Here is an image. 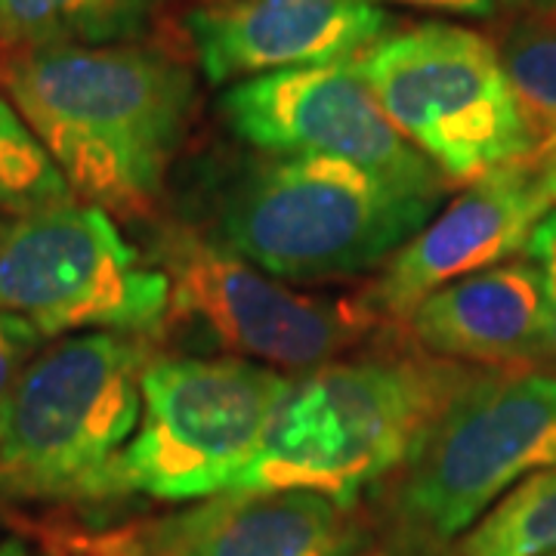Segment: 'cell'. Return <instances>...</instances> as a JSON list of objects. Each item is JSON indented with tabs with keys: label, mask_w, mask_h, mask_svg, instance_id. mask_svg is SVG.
<instances>
[{
	"label": "cell",
	"mask_w": 556,
	"mask_h": 556,
	"mask_svg": "<svg viewBox=\"0 0 556 556\" xmlns=\"http://www.w3.org/2000/svg\"><path fill=\"white\" fill-rule=\"evenodd\" d=\"M544 149H547V152H551V155L556 159V146H544Z\"/></svg>",
	"instance_id": "obj_24"
},
{
	"label": "cell",
	"mask_w": 556,
	"mask_h": 556,
	"mask_svg": "<svg viewBox=\"0 0 556 556\" xmlns=\"http://www.w3.org/2000/svg\"><path fill=\"white\" fill-rule=\"evenodd\" d=\"M547 300L532 260L497 266L442 285L405 318L427 356L517 371L544 356Z\"/></svg>",
	"instance_id": "obj_14"
},
{
	"label": "cell",
	"mask_w": 556,
	"mask_h": 556,
	"mask_svg": "<svg viewBox=\"0 0 556 556\" xmlns=\"http://www.w3.org/2000/svg\"><path fill=\"white\" fill-rule=\"evenodd\" d=\"M470 378L460 362L437 356L325 362L288 383L257 455L229 489H303L350 507L412 460Z\"/></svg>",
	"instance_id": "obj_2"
},
{
	"label": "cell",
	"mask_w": 556,
	"mask_h": 556,
	"mask_svg": "<svg viewBox=\"0 0 556 556\" xmlns=\"http://www.w3.org/2000/svg\"><path fill=\"white\" fill-rule=\"evenodd\" d=\"M0 309L43 340L87 331L149 338L170 318V281L121 239L112 214L75 199L3 223Z\"/></svg>",
	"instance_id": "obj_8"
},
{
	"label": "cell",
	"mask_w": 556,
	"mask_h": 556,
	"mask_svg": "<svg viewBox=\"0 0 556 556\" xmlns=\"http://www.w3.org/2000/svg\"><path fill=\"white\" fill-rule=\"evenodd\" d=\"M65 201H75L72 186L0 90V211L25 217Z\"/></svg>",
	"instance_id": "obj_18"
},
{
	"label": "cell",
	"mask_w": 556,
	"mask_h": 556,
	"mask_svg": "<svg viewBox=\"0 0 556 556\" xmlns=\"http://www.w3.org/2000/svg\"><path fill=\"white\" fill-rule=\"evenodd\" d=\"M161 7L164 0H0V50L130 43Z\"/></svg>",
	"instance_id": "obj_15"
},
{
	"label": "cell",
	"mask_w": 556,
	"mask_h": 556,
	"mask_svg": "<svg viewBox=\"0 0 556 556\" xmlns=\"http://www.w3.org/2000/svg\"><path fill=\"white\" fill-rule=\"evenodd\" d=\"M170 313L189 318L244 358L313 371L353 346L371 309L294 294L232 244L174 229L161 241Z\"/></svg>",
	"instance_id": "obj_9"
},
{
	"label": "cell",
	"mask_w": 556,
	"mask_h": 556,
	"mask_svg": "<svg viewBox=\"0 0 556 556\" xmlns=\"http://www.w3.org/2000/svg\"><path fill=\"white\" fill-rule=\"evenodd\" d=\"M556 554V467L538 470L504 495L460 541L457 556Z\"/></svg>",
	"instance_id": "obj_16"
},
{
	"label": "cell",
	"mask_w": 556,
	"mask_h": 556,
	"mask_svg": "<svg viewBox=\"0 0 556 556\" xmlns=\"http://www.w3.org/2000/svg\"><path fill=\"white\" fill-rule=\"evenodd\" d=\"M556 207V159L532 155L495 167L464 189L437 219L405 241L368 294V309L405 321L442 285L497 266L519 251Z\"/></svg>",
	"instance_id": "obj_11"
},
{
	"label": "cell",
	"mask_w": 556,
	"mask_h": 556,
	"mask_svg": "<svg viewBox=\"0 0 556 556\" xmlns=\"http://www.w3.org/2000/svg\"><path fill=\"white\" fill-rule=\"evenodd\" d=\"M405 467L402 526L452 541L519 479L556 467V375L473 371Z\"/></svg>",
	"instance_id": "obj_7"
},
{
	"label": "cell",
	"mask_w": 556,
	"mask_h": 556,
	"mask_svg": "<svg viewBox=\"0 0 556 556\" xmlns=\"http://www.w3.org/2000/svg\"><path fill=\"white\" fill-rule=\"evenodd\" d=\"M0 90L60 167L75 199L146 214L195 109L192 72L155 47H10Z\"/></svg>",
	"instance_id": "obj_1"
},
{
	"label": "cell",
	"mask_w": 556,
	"mask_h": 556,
	"mask_svg": "<svg viewBox=\"0 0 556 556\" xmlns=\"http://www.w3.org/2000/svg\"><path fill=\"white\" fill-rule=\"evenodd\" d=\"M356 62L387 118L445 182L470 186L538 149L497 43L473 28L420 22Z\"/></svg>",
	"instance_id": "obj_5"
},
{
	"label": "cell",
	"mask_w": 556,
	"mask_h": 556,
	"mask_svg": "<svg viewBox=\"0 0 556 556\" xmlns=\"http://www.w3.org/2000/svg\"><path fill=\"white\" fill-rule=\"evenodd\" d=\"M378 3H399L412 10H430V13H448V16H477L489 20L501 7V0H378Z\"/></svg>",
	"instance_id": "obj_21"
},
{
	"label": "cell",
	"mask_w": 556,
	"mask_h": 556,
	"mask_svg": "<svg viewBox=\"0 0 556 556\" xmlns=\"http://www.w3.org/2000/svg\"><path fill=\"white\" fill-rule=\"evenodd\" d=\"M146 362L142 340L112 331L40 350L0 405V495H100L102 477L137 433Z\"/></svg>",
	"instance_id": "obj_4"
},
{
	"label": "cell",
	"mask_w": 556,
	"mask_h": 556,
	"mask_svg": "<svg viewBox=\"0 0 556 556\" xmlns=\"http://www.w3.org/2000/svg\"><path fill=\"white\" fill-rule=\"evenodd\" d=\"M350 507L303 489H226L161 522L149 556H356Z\"/></svg>",
	"instance_id": "obj_13"
},
{
	"label": "cell",
	"mask_w": 556,
	"mask_h": 556,
	"mask_svg": "<svg viewBox=\"0 0 556 556\" xmlns=\"http://www.w3.org/2000/svg\"><path fill=\"white\" fill-rule=\"evenodd\" d=\"M526 260H532L544 281L547 321H544V356L556 362V207L532 229L526 241Z\"/></svg>",
	"instance_id": "obj_20"
},
{
	"label": "cell",
	"mask_w": 556,
	"mask_h": 556,
	"mask_svg": "<svg viewBox=\"0 0 556 556\" xmlns=\"http://www.w3.org/2000/svg\"><path fill=\"white\" fill-rule=\"evenodd\" d=\"M504 7L517 10V13H544V10H556V0H501Z\"/></svg>",
	"instance_id": "obj_22"
},
{
	"label": "cell",
	"mask_w": 556,
	"mask_h": 556,
	"mask_svg": "<svg viewBox=\"0 0 556 556\" xmlns=\"http://www.w3.org/2000/svg\"><path fill=\"white\" fill-rule=\"evenodd\" d=\"M0 229H3V223H0Z\"/></svg>",
	"instance_id": "obj_25"
},
{
	"label": "cell",
	"mask_w": 556,
	"mask_h": 556,
	"mask_svg": "<svg viewBox=\"0 0 556 556\" xmlns=\"http://www.w3.org/2000/svg\"><path fill=\"white\" fill-rule=\"evenodd\" d=\"M0 556H31V554H28L22 544H3V547H0Z\"/></svg>",
	"instance_id": "obj_23"
},
{
	"label": "cell",
	"mask_w": 556,
	"mask_h": 556,
	"mask_svg": "<svg viewBox=\"0 0 556 556\" xmlns=\"http://www.w3.org/2000/svg\"><path fill=\"white\" fill-rule=\"evenodd\" d=\"M219 109L236 137L269 155H334L417 192L448 186L387 118L356 60L236 80Z\"/></svg>",
	"instance_id": "obj_10"
},
{
	"label": "cell",
	"mask_w": 556,
	"mask_h": 556,
	"mask_svg": "<svg viewBox=\"0 0 556 556\" xmlns=\"http://www.w3.org/2000/svg\"><path fill=\"white\" fill-rule=\"evenodd\" d=\"M439 199L334 155H273L232 186L223 236L273 278L321 281L393 257Z\"/></svg>",
	"instance_id": "obj_3"
},
{
	"label": "cell",
	"mask_w": 556,
	"mask_h": 556,
	"mask_svg": "<svg viewBox=\"0 0 556 556\" xmlns=\"http://www.w3.org/2000/svg\"><path fill=\"white\" fill-rule=\"evenodd\" d=\"M497 53L538 146H556V10L519 13L497 40Z\"/></svg>",
	"instance_id": "obj_17"
},
{
	"label": "cell",
	"mask_w": 556,
	"mask_h": 556,
	"mask_svg": "<svg viewBox=\"0 0 556 556\" xmlns=\"http://www.w3.org/2000/svg\"><path fill=\"white\" fill-rule=\"evenodd\" d=\"M288 383L254 358H149L137 433L112 460L97 497L199 501L226 492L257 455Z\"/></svg>",
	"instance_id": "obj_6"
},
{
	"label": "cell",
	"mask_w": 556,
	"mask_h": 556,
	"mask_svg": "<svg viewBox=\"0 0 556 556\" xmlns=\"http://www.w3.org/2000/svg\"><path fill=\"white\" fill-rule=\"evenodd\" d=\"M40 331L25 318L0 309V405L16 387L25 365L40 353Z\"/></svg>",
	"instance_id": "obj_19"
},
{
	"label": "cell",
	"mask_w": 556,
	"mask_h": 556,
	"mask_svg": "<svg viewBox=\"0 0 556 556\" xmlns=\"http://www.w3.org/2000/svg\"><path fill=\"white\" fill-rule=\"evenodd\" d=\"M186 31L204 78L219 87L356 60L390 35V13L378 0H195Z\"/></svg>",
	"instance_id": "obj_12"
}]
</instances>
